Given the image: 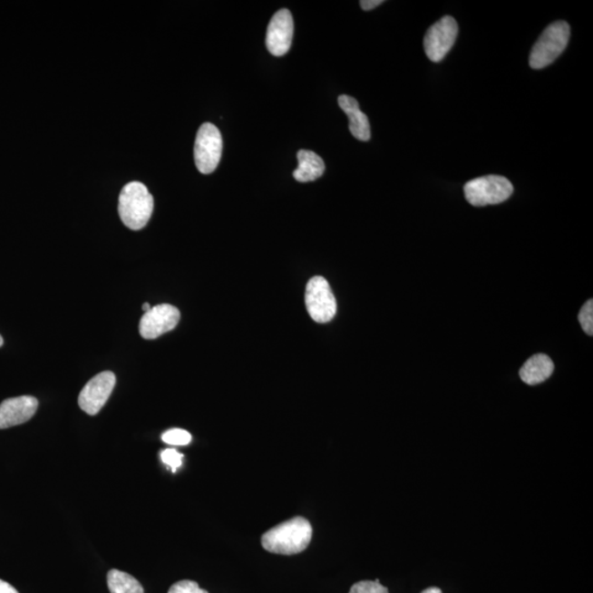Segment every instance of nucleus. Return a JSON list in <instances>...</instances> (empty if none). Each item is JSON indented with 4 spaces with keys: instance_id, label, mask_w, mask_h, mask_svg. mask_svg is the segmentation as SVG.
Listing matches in <instances>:
<instances>
[{
    "instance_id": "5701e85b",
    "label": "nucleus",
    "mask_w": 593,
    "mask_h": 593,
    "mask_svg": "<svg viewBox=\"0 0 593 593\" xmlns=\"http://www.w3.org/2000/svg\"><path fill=\"white\" fill-rule=\"evenodd\" d=\"M423 593H443V592H442L440 588L431 587V588H428V589H425L424 591H423Z\"/></svg>"
},
{
    "instance_id": "f3484780",
    "label": "nucleus",
    "mask_w": 593,
    "mask_h": 593,
    "mask_svg": "<svg viewBox=\"0 0 593 593\" xmlns=\"http://www.w3.org/2000/svg\"><path fill=\"white\" fill-rule=\"evenodd\" d=\"M578 319L582 329L587 333L588 335H593V300L590 299L587 301L584 306H582Z\"/></svg>"
},
{
    "instance_id": "6e6552de",
    "label": "nucleus",
    "mask_w": 593,
    "mask_h": 593,
    "mask_svg": "<svg viewBox=\"0 0 593 593\" xmlns=\"http://www.w3.org/2000/svg\"><path fill=\"white\" fill-rule=\"evenodd\" d=\"M180 320V312L176 306L163 304L153 306L140 321V335L143 339L154 340L174 330Z\"/></svg>"
},
{
    "instance_id": "aec40b11",
    "label": "nucleus",
    "mask_w": 593,
    "mask_h": 593,
    "mask_svg": "<svg viewBox=\"0 0 593 593\" xmlns=\"http://www.w3.org/2000/svg\"><path fill=\"white\" fill-rule=\"evenodd\" d=\"M160 459H162L164 464L171 468V471H176L177 468L181 466L183 462V455L180 454L174 449H168L162 452L160 454Z\"/></svg>"
},
{
    "instance_id": "f8f14e48",
    "label": "nucleus",
    "mask_w": 593,
    "mask_h": 593,
    "mask_svg": "<svg viewBox=\"0 0 593 593\" xmlns=\"http://www.w3.org/2000/svg\"><path fill=\"white\" fill-rule=\"evenodd\" d=\"M339 106L348 117L353 137L363 142L369 141L371 140V124H369L366 114L361 112L356 99L347 95H341L339 97Z\"/></svg>"
},
{
    "instance_id": "4468645a",
    "label": "nucleus",
    "mask_w": 593,
    "mask_h": 593,
    "mask_svg": "<svg viewBox=\"0 0 593 593\" xmlns=\"http://www.w3.org/2000/svg\"><path fill=\"white\" fill-rule=\"evenodd\" d=\"M296 158H298L299 162L298 169L294 171L296 181L309 183V181H315L324 175L326 165L324 160L318 154L312 152V151L301 150L296 154Z\"/></svg>"
},
{
    "instance_id": "20e7f679",
    "label": "nucleus",
    "mask_w": 593,
    "mask_h": 593,
    "mask_svg": "<svg viewBox=\"0 0 593 593\" xmlns=\"http://www.w3.org/2000/svg\"><path fill=\"white\" fill-rule=\"evenodd\" d=\"M464 192L467 201L472 206L498 205L512 196L513 185L506 177L489 175L468 181Z\"/></svg>"
},
{
    "instance_id": "9b49d317",
    "label": "nucleus",
    "mask_w": 593,
    "mask_h": 593,
    "mask_svg": "<svg viewBox=\"0 0 593 593\" xmlns=\"http://www.w3.org/2000/svg\"><path fill=\"white\" fill-rule=\"evenodd\" d=\"M38 407V399L31 395L4 400L0 403V430L28 423Z\"/></svg>"
},
{
    "instance_id": "1a4fd4ad",
    "label": "nucleus",
    "mask_w": 593,
    "mask_h": 593,
    "mask_svg": "<svg viewBox=\"0 0 593 593\" xmlns=\"http://www.w3.org/2000/svg\"><path fill=\"white\" fill-rule=\"evenodd\" d=\"M116 384V376L112 372H102L92 377L83 388L78 404L84 413L96 415L111 397Z\"/></svg>"
},
{
    "instance_id": "6ab92c4d",
    "label": "nucleus",
    "mask_w": 593,
    "mask_h": 593,
    "mask_svg": "<svg viewBox=\"0 0 593 593\" xmlns=\"http://www.w3.org/2000/svg\"><path fill=\"white\" fill-rule=\"evenodd\" d=\"M169 593H208L206 590L201 589L197 582L191 580H181L176 582L175 585L170 587Z\"/></svg>"
},
{
    "instance_id": "ddd939ff",
    "label": "nucleus",
    "mask_w": 593,
    "mask_h": 593,
    "mask_svg": "<svg viewBox=\"0 0 593 593\" xmlns=\"http://www.w3.org/2000/svg\"><path fill=\"white\" fill-rule=\"evenodd\" d=\"M554 372V363L548 355L538 354L525 362L520 371V377L530 386L542 384L551 376Z\"/></svg>"
},
{
    "instance_id": "dca6fc26",
    "label": "nucleus",
    "mask_w": 593,
    "mask_h": 593,
    "mask_svg": "<svg viewBox=\"0 0 593 593\" xmlns=\"http://www.w3.org/2000/svg\"><path fill=\"white\" fill-rule=\"evenodd\" d=\"M162 440L169 445L185 446L190 443L191 435L190 432L183 429H170L165 432L162 435Z\"/></svg>"
},
{
    "instance_id": "7ed1b4c3",
    "label": "nucleus",
    "mask_w": 593,
    "mask_h": 593,
    "mask_svg": "<svg viewBox=\"0 0 593 593\" xmlns=\"http://www.w3.org/2000/svg\"><path fill=\"white\" fill-rule=\"evenodd\" d=\"M569 38V24L565 22L550 24L530 51V66L533 70H542L553 63L565 51Z\"/></svg>"
},
{
    "instance_id": "a211bd4d",
    "label": "nucleus",
    "mask_w": 593,
    "mask_h": 593,
    "mask_svg": "<svg viewBox=\"0 0 593 593\" xmlns=\"http://www.w3.org/2000/svg\"><path fill=\"white\" fill-rule=\"evenodd\" d=\"M350 593H389L386 587L376 581H360L351 588Z\"/></svg>"
},
{
    "instance_id": "4be33fe9",
    "label": "nucleus",
    "mask_w": 593,
    "mask_h": 593,
    "mask_svg": "<svg viewBox=\"0 0 593 593\" xmlns=\"http://www.w3.org/2000/svg\"><path fill=\"white\" fill-rule=\"evenodd\" d=\"M0 593H19V592L15 590V588L8 584V582L0 579Z\"/></svg>"
},
{
    "instance_id": "9d476101",
    "label": "nucleus",
    "mask_w": 593,
    "mask_h": 593,
    "mask_svg": "<svg viewBox=\"0 0 593 593\" xmlns=\"http://www.w3.org/2000/svg\"><path fill=\"white\" fill-rule=\"evenodd\" d=\"M294 36V19L288 9L273 15L267 28V46L270 54L283 56L290 50Z\"/></svg>"
},
{
    "instance_id": "2eb2a0df",
    "label": "nucleus",
    "mask_w": 593,
    "mask_h": 593,
    "mask_svg": "<svg viewBox=\"0 0 593 593\" xmlns=\"http://www.w3.org/2000/svg\"><path fill=\"white\" fill-rule=\"evenodd\" d=\"M107 582L112 593H144L143 587L134 577L118 569L108 572Z\"/></svg>"
},
{
    "instance_id": "f03ea898",
    "label": "nucleus",
    "mask_w": 593,
    "mask_h": 593,
    "mask_svg": "<svg viewBox=\"0 0 593 593\" xmlns=\"http://www.w3.org/2000/svg\"><path fill=\"white\" fill-rule=\"evenodd\" d=\"M154 209L153 196L147 186L132 181L123 187L119 196L118 211L124 226L131 230H141L148 225Z\"/></svg>"
},
{
    "instance_id": "393cba45",
    "label": "nucleus",
    "mask_w": 593,
    "mask_h": 593,
    "mask_svg": "<svg viewBox=\"0 0 593 593\" xmlns=\"http://www.w3.org/2000/svg\"><path fill=\"white\" fill-rule=\"evenodd\" d=\"M3 345H4V340L2 335H0V346H3Z\"/></svg>"
},
{
    "instance_id": "39448f33",
    "label": "nucleus",
    "mask_w": 593,
    "mask_h": 593,
    "mask_svg": "<svg viewBox=\"0 0 593 593\" xmlns=\"http://www.w3.org/2000/svg\"><path fill=\"white\" fill-rule=\"evenodd\" d=\"M222 135L212 123H204L198 130L195 141V163L201 174H211L220 163Z\"/></svg>"
},
{
    "instance_id": "0eeeda50",
    "label": "nucleus",
    "mask_w": 593,
    "mask_h": 593,
    "mask_svg": "<svg viewBox=\"0 0 593 593\" xmlns=\"http://www.w3.org/2000/svg\"><path fill=\"white\" fill-rule=\"evenodd\" d=\"M459 35V24L451 15L439 20L424 36V51L429 60L438 63L449 53Z\"/></svg>"
},
{
    "instance_id": "412c9836",
    "label": "nucleus",
    "mask_w": 593,
    "mask_h": 593,
    "mask_svg": "<svg viewBox=\"0 0 593 593\" xmlns=\"http://www.w3.org/2000/svg\"><path fill=\"white\" fill-rule=\"evenodd\" d=\"M383 3V0H362L360 5L363 10H366V12H368V10H373L378 6H381Z\"/></svg>"
},
{
    "instance_id": "b1692460",
    "label": "nucleus",
    "mask_w": 593,
    "mask_h": 593,
    "mask_svg": "<svg viewBox=\"0 0 593 593\" xmlns=\"http://www.w3.org/2000/svg\"><path fill=\"white\" fill-rule=\"evenodd\" d=\"M142 309H143L144 314H145V312H148V311H150L151 309H152V306H151L150 304L145 303V304L142 306Z\"/></svg>"
},
{
    "instance_id": "423d86ee",
    "label": "nucleus",
    "mask_w": 593,
    "mask_h": 593,
    "mask_svg": "<svg viewBox=\"0 0 593 593\" xmlns=\"http://www.w3.org/2000/svg\"><path fill=\"white\" fill-rule=\"evenodd\" d=\"M306 306L311 319L318 324H327L336 315V300L330 284L322 276L309 280L306 289Z\"/></svg>"
},
{
    "instance_id": "f257e3e1",
    "label": "nucleus",
    "mask_w": 593,
    "mask_h": 593,
    "mask_svg": "<svg viewBox=\"0 0 593 593\" xmlns=\"http://www.w3.org/2000/svg\"><path fill=\"white\" fill-rule=\"evenodd\" d=\"M312 539V527L308 520L296 517L276 525L262 537L263 548L280 555L299 554L308 548Z\"/></svg>"
}]
</instances>
